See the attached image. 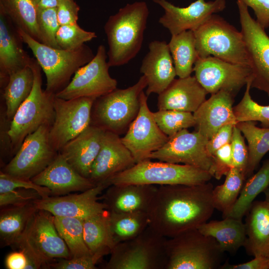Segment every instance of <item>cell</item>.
Segmentation results:
<instances>
[{"instance_id": "1", "label": "cell", "mask_w": 269, "mask_h": 269, "mask_svg": "<svg viewBox=\"0 0 269 269\" xmlns=\"http://www.w3.org/2000/svg\"><path fill=\"white\" fill-rule=\"evenodd\" d=\"M213 188L210 182L158 186L147 212L149 226L166 238L197 229L214 212Z\"/></svg>"}, {"instance_id": "2", "label": "cell", "mask_w": 269, "mask_h": 269, "mask_svg": "<svg viewBox=\"0 0 269 269\" xmlns=\"http://www.w3.org/2000/svg\"><path fill=\"white\" fill-rule=\"evenodd\" d=\"M149 10L144 1L128 3L107 21L104 30L110 67L128 63L141 49Z\"/></svg>"}, {"instance_id": "3", "label": "cell", "mask_w": 269, "mask_h": 269, "mask_svg": "<svg viewBox=\"0 0 269 269\" xmlns=\"http://www.w3.org/2000/svg\"><path fill=\"white\" fill-rule=\"evenodd\" d=\"M17 30L45 73V90L49 93L56 94L64 88L76 71L95 56L85 44L73 50L55 48L38 42L19 29Z\"/></svg>"}, {"instance_id": "4", "label": "cell", "mask_w": 269, "mask_h": 269, "mask_svg": "<svg viewBox=\"0 0 269 269\" xmlns=\"http://www.w3.org/2000/svg\"><path fill=\"white\" fill-rule=\"evenodd\" d=\"M31 66L34 73L32 91L16 111L7 131L12 153L17 152L28 135L42 126L51 127L55 118V94L42 90L41 67L36 60Z\"/></svg>"}, {"instance_id": "5", "label": "cell", "mask_w": 269, "mask_h": 269, "mask_svg": "<svg viewBox=\"0 0 269 269\" xmlns=\"http://www.w3.org/2000/svg\"><path fill=\"white\" fill-rule=\"evenodd\" d=\"M212 177L209 172L192 166L148 159L112 177L107 184L195 185L208 182Z\"/></svg>"}, {"instance_id": "6", "label": "cell", "mask_w": 269, "mask_h": 269, "mask_svg": "<svg viewBox=\"0 0 269 269\" xmlns=\"http://www.w3.org/2000/svg\"><path fill=\"white\" fill-rule=\"evenodd\" d=\"M147 84L146 79L142 75L128 88H116L96 99L91 125L119 135L126 133L139 112L140 95Z\"/></svg>"}, {"instance_id": "7", "label": "cell", "mask_w": 269, "mask_h": 269, "mask_svg": "<svg viewBox=\"0 0 269 269\" xmlns=\"http://www.w3.org/2000/svg\"><path fill=\"white\" fill-rule=\"evenodd\" d=\"M166 250V269H220L224 253L215 239L197 229L167 238Z\"/></svg>"}, {"instance_id": "8", "label": "cell", "mask_w": 269, "mask_h": 269, "mask_svg": "<svg viewBox=\"0 0 269 269\" xmlns=\"http://www.w3.org/2000/svg\"><path fill=\"white\" fill-rule=\"evenodd\" d=\"M193 32L198 58L212 56L232 63L249 66L242 32L223 17L214 14Z\"/></svg>"}, {"instance_id": "9", "label": "cell", "mask_w": 269, "mask_h": 269, "mask_svg": "<svg viewBox=\"0 0 269 269\" xmlns=\"http://www.w3.org/2000/svg\"><path fill=\"white\" fill-rule=\"evenodd\" d=\"M167 239L148 226L136 237L117 244L104 269H166Z\"/></svg>"}, {"instance_id": "10", "label": "cell", "mask_w": 269, "mask_h": 269, "mask_svg": "<svg viewBox=\"0 0 269 269\" xmlns=\"http://www.w3.org/2000/svg\"><path fill=\"white\" fill-rule=\"evenodd\" d=\"M237 4L252 71L251 88L264 91L269 96V36L251 16L243 1L237 0Z\"/></svg>"}, {"instance_id": "11", "label": "cell", "mask_w": 269, "mask_h": 269, "mask_svg": "<svg viewBox=\"0 0 269 269\" xmlns=\"http://www.w3.org/2000/svg\"><path fill=\"white\" fill-rule=\"evenodd\" d=\"M105 48L100 45L94 57L79 68L68 84L55 94L65 100L88 97L97 99L117 88V81L109 72Z\"/></svg>"}, {"instance_id": "12", "label": "cell", "mask_w": 269, "mask_h": 269, "mask_svg": "<svg viewBox=\"0 0 269 269\" xmlns=\"http://www.w3.org/2000/svg\"><path fill=\"white\" fill-rule=\"evenodd\" d=\"M95 100L88 97L65 100L55 96V118L49 130V137L51 145L57 151L91 125Z\"/></svg>"}, {"instance_id": "13", "label": "cell", "mask_w": 269, "mask_h": 269, "mask_svg": "<svg viewBox=\"0 0 269 269\" xmlns=\"http://www.w3.org/2000/svg\"><path fill=\"white\" fill-rule=\"evenodd\" d=\"M50 128L49 126H42L28 135L2 171L28 179L42 171L59 152L50 143Z\"/></svg>"}, {"instance_id": "14", "label": "cell", "mask_w": 269, "mask_h": 269, "mask_svg": "<svg viewBox=\"0 0 269 269\" xmlns=\"http://www.w3.org/2000/svg\"><path fill=\"white\" fill-rule=\"evenodd\" d=\"M208 140L197 131L190 133L183 129L169 137L162 147L151 154L149 159L188 165L211 174L213 160L206 148Z\"/></svg>"}, {"instance_id": "15", "label": "cell", "mask_w": 269, "mask_h": 269, "mask_svg": "<svg viewBox=\"0 0 269 269\" xmlns=\"http://www.w3.org/2000/svg\"><path fill=\"white\" fill-rule=\"evenodd\" d=\"M193 71L199 83L211 94L224 90L235 95L252 77L249 66L232 63L212 56L198 58Z\"/></svg>"}, {"instance_id": "16", "label": "cell", "mask_w": 269, "mask_h": 269, "mask_svg": "<svg viewBox=\"0 0 269 269\" xmlns=\"http://www.w3.org/2000/svg\"><path fill=\"white\" fill-rule=\"evenodd\" d=\"M147 100V96L143 91L140 95L139 112L121 137L136 163L149 159L151 154L162 147L169 139L156 124Z\"/></svg>"}, {"instance_id": "17", "label": "cell", "mask_w": 269, "mask_h": 269, "mask_svg": "<svg viewBox=\"0 0 269 269\" xmlns=\"http://www.w3.org/2000/svg\"><path fill=\"white\" fill-rule=\"evenodd\" d=\"M54 218L50 212L38 209L19 241L36 253L46 268L54 259L72 258L65 242L57 230Z\"/></svg>"}, {"instance_id": "18", "label": "cell", "mask_w": 269, "mask_h": 269, "mask_svg": "<svg viewBox=\"0 0 269 269\" xmlns=\"http://www.w3.org/2000/svg\"><path fill=\"white\" fill-rule=\"evenodd\" d=\"M164 11L158 22L167 28L171 35L187 30L194 31L213 14L223 11L226 0H196L186 7H179L167 0H152Z\"/></svg>"}, {"instance_id": "19", "label": "cell", "mask_w": 269, "mask_h": 269, "mask_svg": "<svg viewBox=\"0 0 269 269\" xmlns=\"http://www.w3.org/2000/svg\"><path fill=\"white\" fill-rule=\"evenodd\" d=\"M108 187L106 184H99L79 194L49 196L33 202L38 209L47 211L54 216L84 220L106 210L99 200V195Z\"/></svg>"}, {"instance_id": "20", "label": "cell", "mask_w": 269, "mask_h": 269, "mask_svg": "<svg viewBox=\"0 0 269 269\" xmlns=\"http://www.w3.org/2000/svg\"><path fill=\"white\" fill-rule=\"evenodd\" d=\"M135 163L133 156L123 143L120 135L105 132L89 178L96 185L107 184L108 180L112 177L131 168Z\"/></svg>"}, {"instance_id": "21", "label": "cell", "mask_w": 269, "mask_h": 269, "mask_svg": "<svg viewBox=\"0 0 269 269\" xmlns=\"http://www.w3.org/2000/svg\"><path fill=\"white\" fill-rule=\"evenodd\" d=\"M31 179L36 184L48 188L51 196L83 192L97 185L76 171L59 152L42 171Z\"/></svg>"}, {"instance_id": "22", "label": "cell", "mask_w": 269, "mask_h": 269, "mask_svg": "<svg viewBox=\"0 0 269 269\" xmlns=\"http://www.w3.org/2000/svg\"><path fill=\"white\" fill-rule=\"evenodd\" d=\"M148 49L140 68L147 80L145 94L147 97L152 93L160 94L176 76L168 43L154 40L149 43Z\"/></svg>"}, {"instance_id": "23", "label": "cell", "mask_w": 269, "mask_h": 269, "mask_svg": "<svg viewBox=\"0 0 269 269\" xmlns=\"http://www.w3.org/2000/svg\"><path fill=\"white\" fill-rule=\"evenodd\" d=\"M234 95L224 90L211 94L193 113L196 131L209 139L224 125H236L233 107Z\"/></svg>"}, {"instance_id": "24", "label": "cell", "mask_w": 269, "mask_h": 269, "mask_svg": "<svg viewBox=\"0 0 269 269\" xmlns=\"http://www.w3.org/2000/svg\"><path fill=\"white\" fill-rule=\"evenodd\" d=\"M157 186L135 184L112 185L100 199L109 212H147Z\"/></svg>"}, {"instance_id": "25", "label": "cell", "mask_w": 269, "mask_h": 269, "mask_svg": "<svg viewBox=\"0 0 269 269\" xmlns=\"http://www.w3.org/2000/svg\"><path fill=\"white\" fill-rule=\"evenodd\" d=\"M23 41L17 28L0 9V83H7L14 72L30 66L34 59L24 51Z\"/></svg>"}, {"instance_id": "26", "label": "cell", "mask_w": 269, "mask_h": 269, "mask_svg": "<svg viewBox=\"0 0 269 269\" xmlns=\"http://www.w3.org/2000/svg\"><path fill=\"white\" fill-rule=\"evenodd\" d=\"M105 132L90 125L59 152L80 174L89 178L92 166L100 150Z\"/></svg>"}, {"instance_id": "27", "label": "cell", "mask_w": 269, "mask_h": 269, "mask_svg": "<svg viewBox=\"0 0 269 269\" xmlns=\"http://www.w3.org/2000/svg\"><path fill=\"white\" fill-rule=\"evenodd\" d=\"M208 94L194 76L175 79L158 95V110H172L195 112Z\"/></svg>"}, {"instance_id": "28", "label": "cell", "mask_w": 269, "mask_h": 269, "mask_svg": "<svg viewBox=\"0 0 269 269\" xmlns=\"http://www.w3.org/2000/svg\"><path fill=\"white\" fill-rule=\"evenodd\" d=\"M246 215L244 247L247 253L269 259V203L265 200L254 201Z\"/></svg>"}, {"instance_id": "29", "label": "cell", "mask_w": 269, "mask_h": 269, "mask_svg": "<svg viewBox=\"0 0 269 269\" xmlns=\"http://www.w3.org/2000/svg\"><path fill=\"white\" fill-rule=\"evenodd\" d=\"M197 229L215 239L222 252L230 254L244 247L247 239L246 226L242 219L227 217L221 221L212 220L202 224Z\"/></svg>"}, {"instance_id": "30", "label": "cell", "mask_w": 269, "mask_h": 269, "mask_svg": "<svg viewBox=\"0 0 269 269\" xmlns=\"http://www.w3.org/2000/svg\"><path fill=\"white\" fill-rule=\"evenodd\" d=\"M0 238L3 246H15L20 241L35 213L34 202L0 208Z\"/></svg>"}, {"instance_id": "31", "label": "cell", "mask_w": 269, "mask_h": 269, "mask_svg": "<svg viewBox=\"0 0 269 269\" xmlns=\"http://www.w3.org/2000/svg\"><path fill=\"white\" fill-rule=\"evenodd\" d=\"M84 237L92 255L98 262L111 254L116 246L112 233L109 212L105 210L84 220Z\"/></svg>"}, {"instance_id": "32", "label": "cell", "mask_w": 269, "mask_h": 269, "mask_svg": "<svg viewBox=\"0 0 269 269\" xmlns=\"http://www.w3.org/2000/svg\"><path fill=\"white\" fill-rule=\"evenodd\" d=\"M0 9L17 29L41 43L37 21V5L33 0H0Z\"/></svg>"}, {"instance_id": "33", "label": "cell", "mask_w": 269, "mask_h": 269, "mask_svg": "<svg viewBox=\"0 0 269 269\" xmlns=\"http://www.w3.org/2000/svg\"><path fill=\"white\" fill-rule=\"evenodd\" d=\"M168 44L176 75L181 78L190 76L198 58L193 31L187 30L171 35Z\"/></svg>"}, {"instance_id": "34", "label": "cell", "mask_w": 269, "mask_h": 269, "mask_svg": "<svg viewBox=\"0 0 269 269\" xmlns=\"http://www.w3.org/2000/svg\"><path fill=\"white\" fill-rule=\"evenodd\" d=\"M33 84L34 73L31 65L10 75L3 93L8 120L12 119L20 105L28 97Z\"/></svg>"}, {"instance_id": "35", "label": "cell", "mask_w": 269, "mask_h": 269, "mask_svg": "<svg viewBox=\"0 0 269 269\" xmlns=\"http://www.w3.org/2000/svg\"><path fill=\"white\" fill-rule=\"evenodd\" d=\"M269 186V159L266 160L259 170L248 177L231 209L223 218L242 219L246 214L256 197Z\"/></svg>"}, {"instance_id": "36", "label": "cell", "mask_w": 269, "mask_h": 269, "mask_svg": "<svg viewBox=\"0 0 269 269\" xmlns=\"http://www.w3.org/2000/svg\"><path fill=\"white\" fill-rule=\"evenodd\" d=\"M109 212V220L116 245L133 239L149 226L146 212Z\"/></svg>"}, {"instance_id": "37", "label": "cell", "mask_w": 269, "mask_h": 269, "mask_svg": "<svg viewBox=\"0 0 269 269\" xmlns=\"http://www.w3.org/2000/svg\"><path fill=\"white\" fill-rule=\"evenodd\" d=\"M236 126L248 142L246 178L253 174L262 158L269 151V128H259L254 121L239 122Z\"/></svg>"}, {"instance_id": "38", "label": "cell", "mask_w": 269, "mask_h": 269, "mask_svg": "<svg viewBox=\"0 0 269 269\" xmlns=\"http://www.w3.org/2000/svg\"><path fill=\"white\" fill-rule=\"evenodd\" d=\"M54 223L72 258L92 255L84 240V219L55 216Z\"/></svg>"}, {"instance_id": "39", "label": "cell", "mask_w": 269, "mask_h": 269, "mask_svg": "<svg viewBox=\"0 0 269 269\" xmlns=\"http://www.w3.org/2000/svg\"><path fill=\"white\" fill-rule=\"evenodd\" d=\"M246 178L235 167H232L226 174L224 183L213 188L212 201L215 209L227 214L237 200Z\"/></svg>"}, {"instance_id": "40", "label": "cell", "mask_w": 269, "mask_h": 269, "mask_svg": "<svg viewBox=\"0 0 269 269\" xmlns=\"http://www.w3.org/2000/svg\"><path fill=\"white\" fill-rule=\"evenodd\" d=\"M252 77L246 84L241 100L234 107L237 123L246 121H259L263 128H269V105L264 106L254 101L250 94Z\"/></svg>"}, {"instance_id": "41", "label": "cell", "mask_w": 269, "mask_h": 269, "mask_svg": "<svg viewBox=\"0 0 269 269\" xmlns=\"http://www.w3.org/2000/svg\"><path fill=\"white\" fill-rule=\"evenodd\" d=\"M153 118L162 132L171 137L182 130L195 127L193 113L177 110H158L152 112Z\"/></svg>"}, {"instance_id": "42", "label": "cell", "mask_w": 269, "mask_h": 269, "mask_svg": "<svg viewBox=\"0 0 269 269\" xmlns=\"http://www.w3.org/2000/svg\"><path fill=\"white\" fill-rule=\"evenodd\" d=\"M96 37L95 32L86 31L75 23L60 25L56 39L60 49L73 50Z\"/></svg>"}, {"instance_id": "43", "label": "cell", "mask_w": 269, "mask_h": 269, "mask_svg": "<svg viewBox=\"0 0 269 269\" xmlns=\"http://www.w3.org/2000/svg\"><path fill=\"white\" fill-rule=\"evenodd\" d=\"M37 21L40 32L41 43L55 48H59L56 36L60 26L56 7L37 8Z\"/></svg>"}, {"instance_id": "44", "label": "cell", "mask_w": 269, "mask_h": 269, "mask_svg": "<svg viewBox=\"0 0 269 269\" xmlns=\"http://www.w3.org/2000/svg\"><path fill=\"white\" fill-rule=\"evenodd\" d=\"M17 188L35 190L40 194L42 198L51 196V192L48 188L36 184L31 179L13 176L0 171V193Z\"/></svg>"}, {"instance_id": "45", "label": "cell", "mask_w": 269, "mask_h": 269, "mask_svg": "<svg viewBox=\"0 0 269 269\" xmlns=\"http://www.w3.org/2000/svg\"><path fill=\"white\" fill-rule=\"evenodd\" d=\"M230 143L232 147L233 167L239 170L246 178L248 149L245 142L244 136L236 125L233 128Z\"/></svg>"}, {"instance_id": "46", "label": "cell", "mask_w": 269, "mask_h": 269, "mask_svg": "<svg viewBox=\"0 0 269 269\" xmlns=\"http://www.w3.org/2000/svg\"><path fill=\"white\" fill-rule=\"evenodd\" d=\"M40 194L33 189L17 188L13 190L0 193V208L9 206L24 205L33 202L41 198Z\"/></svg>"}, {"instance_id": "47", "label": "cell", "mask_w": 269, "mask_h": 269, "mask_svg": "<svg viewBox=\"0 0 269 269\" xmlns=\"http://www.w3.org/2000/svg\"><path fill=\"white\" fill-rule=\"evenodd\" d=\"M213 164L211 174L220 180L233 167L232 147L228 143L217 149L212 155Z\"/></svg>"}, {"instance_id": "48", "label": "cell", "mask_w": 269, "mask_h": 269, "mask_svg": "<svg viewBox=\"0 0 269 269\" xmlns=\"http://www.w3.org/2000/svg\"><path fill=\"white\" fill-rule=\"evenodd\" d=\"M98 262L92 256L61 259L50 263L48 267L55 269H95Z\"/></svg>"}, {"instance_id": "49", "label": "cell", "mask_w": 269, "mask_h": 269, "mask_svg": "<svg viewBox=\"0 0 269 269\" xmlns=\"http://www.w3.org/2000/svg\"><path fill=\"white\" fill-rule=\"evenodd\" d=\"M56 10L60 25L77 23L80 7L74 0H58Z\"/></svg>"}, {"instance_id": "50", "label": "cell", "mask_w": 269, "mask_h": 269, "mask_svg": "<svg viewBox=\"0 0 269 269\" xmlns=\"http://www.w3.org/2000/svg\"><path fill=\"white\" fill-rule=\"evenodd\" d=\"M234 126L231 124L224 125L208 140L206 148L210 155L212 156L217 149L231 142Z\"/></svg>"}, {"instance_id": "51", "label": "cell", "mask_w": 269, "mask_h": 269, "mask_svg": "<svg viewBox=\"0 0 269 269\" xmlns=\"http://www.w3.org/2000/svg\"><path fill=\"white\" fill-rule=\"evenodd\" d=\"M254 11L257 22L264 29L269 27V0H240Z\"/></svg>"}, {"instance_id": "52", "label": "cell", "mask_w": 269, "mask_h": 269, "mask_svg": "<svg viewBox=\"0 0 269 269\" xmlns=\"http://www.w3.org/2000/svg\"><path fill=\"white\" fill-rule=\"evenodd\" d=\"M269 259L263 257H256L252 260L237 265L226 263L220 269H269Z\"/></svg>"}, {"instance_id": "53", "label": "cell", "mask_w": 269, "mask_h": 269, "mask_svg": "<svg viewBox=\"0 0 269 269\" xmlns=\"http://www.w3.org/2000/svg\"><path fill=\"white\" fill-rule=\"evenodd\" d=\"M27 259L20 249L8 254L5 258V266L7 269H25Z\"/></svg>"}, {"instance_id": "54", "label": "cell", "mask_w": 269, "mask_h": 269, "mask_svg": "<svg viewBox=\"0 0 269 269\" xmlns=\"http://www.w3.org/2000/svg\"><path fill=\"white\" fill-rule=\"evenodd\" d=\"M58 0H40L37 5L38 8L56 7Z\"/></svg>"}, {"instance_id": "55", "label": "cell", "mask_w": 269, "mask_h": 269, "mask_svg": "<svg viewBox=\"0 0 269 269\" xmlns=\"http://www.w3.org/2000/svg\"><path fill=\"white\" fill-rule=\"evenodd\" d=\"M265 195V201L269 203V186L264 191Z\"/></svg>"}, {"instance_id": "56", "label": "cell", "mask_w": 269, "mask_h": 269, "mask_svg": "<svg viewBox=\"0 0 269 269\" xmlns=\"http://www.w3.org/2000/svg\"><path fill=\"white\" fill-rule=\"evenodd\" d=\"M40 0H33V1L34 2V3L36 4V5L39 2Z\"/></svg>"}, {"instance_id": "57", "label": "cell", "mask_w": 269, "mask_h": 269, "mask_svg": "<svg viewBox=\"0 0 269 269\" xmlns=\"http://www.w3.org/2000/svg\"></svg>"}]
</instances>
